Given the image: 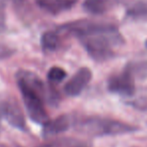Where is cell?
Listing matches in <instances>:
<instances>
[{
    "instance_id": "6da1fadb",
    "label": "cell",
    "mask_w": 147,
    "mask_h": 147,
    "mask_svg": "<svg viewBox=\"0 0 147 147\" xmlns=\"http://www.w3.org/2000/svg\"><path fill=\"white\" fill-rule=\"evenodd\" d=\"M16 82L30 119L37 124H46L49 118L45 110L44 101L50 105H57L59 101L58 94L54 91L47 90L42 80L29 71H18Z\"/></svg>"
},
{
    "instance_id": "7a4b0ae2",
    "label": "cell",
    "mask_w": 147,
    "mask_h": 147,
    "mask_svg": "<svg viewBox=\"0 0 147 147\" xmlns=\"http://www.w3.org/2000/svg\"><path fill=\"white\" fill-rule=\"evenodd\" d=\"M82 45L95 62L103 63L114 57L113 47L123 43V37L118 31L117 26L105 23L97 31L79 37Z\"/></svg>"
},
{
    "instance_id": "3957f363",
    "label": "cell",
    "mask_w": 147,
    "mask_h": 147,
    "mask_svg": "<svg viewBox=\"0 0 147 147\" xmlns=\"http://www.w3.org/2000/svg\"><path fill=\"white\" fill-rule=\"evenodd\" d=\"M78 129L92 136H113L133 133L138 127L119 120L92 116L81 120L78 123Z\"/></svg>"
},
{
    "instance_id": "277c9868",
    "label": "cell",
    "mask_w": 147,
    "mask_h": 147,
    "mask_svg": "<svg viewBox=\"0 0 147 147\" xmlns=\"http://www.w3.org/2000/svg\"><path fill=\"white\" fill-rule=\"evenodd\" d=\"M134 76L125 67V69L119 74L110 76L107 80V89L109 92L120 96L131 97L135 93Z\"/></svg>"
},
{
    "instance_id": "5b68a950",
    "label": "cell",
    "mask_w": 147,
    "mask_h": 147,
    "mask_svg": "<svg viewBox=\"0 0 147 147\" xmlns=\"http://www.w3.org/2000/svg\"><path fill=\"white\" fill-rule=\"evenodd\" d=\"M0 112L12 127L22 131L26 130V122L23 112L15 99L8 98L0 102Z\"/></svg>"
},
{
    "instance_id": "8992f818",
    "label": "cell",
    "mask_w": 147,
    "mask_h": 147,
    "mask_svg": "<svg viewBox=\"0 0 147 147\" xmlns=\"http://www.w3.org/2000/svg\"><path fill=\"white\" fill-rule=\"evenodd\" d=\"M92 79V72L86 67L80 68L64 86V93L69 97H77L84 91Z\"/></svg>"
},
{
    "instance_id": "52a82bcc",
    "label": "cell",
    "mask_w": 147,
    "mask_h": 147,
    "mask_svg": "<svg viewBox=\"0 0 147 147\" xmlns=\"http://www.w3.org/2000/svg\"><path fill=\"white\" fill-rule=\"evenodd\" d=\"M78 0H36L40 9L51 15H58L68 11L76 5Z\"/></svg>"
},
{
    "instance_id": "ba28073f",
    "label": "cell",
    "mask_w": 147,
    "mask_h": 147,
    "mask_svg": "<svg viewBox=\"0 0 147 147\" xmlns=\"http://www.w3.org/2000/svg\"><path fill=\"white\" fill-rule=\"evenodd\" d=\"M71 126V117L69 115H60L53 120H49L43 125V136L49 137L67 131Z\"/></svg>"
},
{
    "instance_id": "9c48e42d",
    "label": "cell",
    "mask_w": 147,
    "mask_h": 147,
    "mask_svg": "<svg viewBox=\"0 0 147 147\" xmlns=\"http://www.w3.org/2000/svg\"><path fill=\"white\" fill-rule=\"evenodd\" d=\"M126 16L133 20L147 19V0H134L126 8Z\"/></svg>"
},
{
    "instance_id": "30bf717a",
    "label": "cell",
    "mask_w": 147,
    "mask_h": 147,
    "mask_svg": "<svg viewBox=\"0 0 147 147\" xmlns=\"http://www.w3.org/2000/svg\"><path fill=\"white\" fill-rule=\"evenodd\" d=\"M83 9L93 15H101L108 11L112 6V0H84Z\"/></svg>"
},
{
    "instance_id": "8fae6325",
    "label": "cell",
    "mask_w": 147,
    "mask_h": 147,
    "mask_svg": "<svg viewBox=\"0 0 147 147\" xmlns=\"http://www.w3.org/2000/svg\"><path fill=\"white\" fill-rule=\"evenodd\" d=\"M60 37L56 31H46L41 36V46L45 51H54L58 49Z\"/></svg>"
},
{
    "instance_id": "7c38bea8",
    "label": "cell",
    "mask_w": 147,
    "mask_h": 147,
    "mask_svg": "<svg viewBox=\"0 0 147 147\" xmlns=\"http://www.w3.org/2000/svg\"><path fill=\"white\" fill-rule=\"evenodd\" d=\"M126 68L131 72V74L134 76V78H136V77H138L139 79L147 78V61L128 63Z\"/></svg>"
},
{
    "instance_id": "4fadbf2b",
    "label": "cell",
    "mask_w": 147,
    "mask_h": 147,
    "mask_svg": "<svg viewBox=\"0 0 147 147\" xmlns=\"http://www.w3.org/2000/svg\"><path fill=\"white\" fill-rule=\"evenodd\" d=\"M66 76L67 74H66L65 70L60 67H52L47 73L48 82L51 84H59L66 78Z\"/></svg>"
},
{
    "instance_id": "5bb4252c",
    "label": "cell",
    "mask_w": 147,
    "mask_h": 147,
    "mask_svg": "<svg viewBox=\"0 0 147 147\" xmlns=\"http://www.w3.org/2000/svg\"><path fill=\"white\" fill-rule=\"evenodd\" d=\"M14 53H15V49L6 44L5 42L0 41V61L11 57L14 55Z\"/></svg>"
},
{
    "instance_id": "9a60e30c",
    "label": "cell",
    "mask_w": 147,
    "mask_h": 147,
    "mask_svg": "<svg viewBox=\"0 0 147 147\" xmlns=\"http://www.w3.org/2000/svg\"><path fill=\"white\" fill-rule=\"evenodd\" d=\"M128 104L131 105L133 108L137 109V110L146 111L147 110V97H139V98H136L135 100L130 101Z\"/></svg>"
},
{
    "instance_id": "2e32d148",
    "label": "cell",
    "mask_w": 147,
    "mask_h": 147,
    "mask_svg": "<svg viewBox=\"0 0 147 147\" xmlns=\"http://www.w3.org/2000/svg\"><path fill=\"white\" fill-rule=\"evenodd\" d=\"M6 29V20H5V11L3 5L0 4V34Z\"/></svg>"
},
{
    "instance_id": "e0dca14e",
    "label": "cell",
    "mask_w": 147,
    "mask_h": 147,
    "mask_svg": "<svg viewBox=\"0 0 147 147\" xmlns=\"http://www.w3.org/2000/svg\"><path fill=\"white\" fill-rule=\"evenodd\" d=\"M1 1H6V0H1ZM11 1H13V3H15V4H20V3H22L23 0H11Z\"/></svg>"
},
{
    "instance_id": "ac0fdd59",
    "label": "cell",
    "mask_w": 147,
    "mask_h": 147,
    "mask_svg": "<svg viewBox=\"0 0 147 147\" xmlns=\"http://www.w3.org/2000/svg\"><path fill=\"white\" fill-rule=\"evenodd\" d=\"M1 112H0V129H1Z\"/></svg>"
},
{
    "instance_id": "d6986e66",
    "label": "cell",
    "mask_w": 147,
    "mask_h": 147,
    "mask_svg": "<svg viewBox=\"0 0 147 147\" xmlns=\"http://www.w3.org/2000/svg\"><path fill=\"white\" fill-rule=\"evenodd\" d=\"M0 147H6V146H4V145H0Z\"/></svg>"
},
{
    "instance_id": "ffe728a7",
    "label": "cell",
    "mask_w": 147,
    "mask_h": 147,
    "mask_svg": "<svg viewBox=\"0 0 147 147\" xmlns=\"http://www.w3.org/2000/svg\"><path fill=\"white\" fill-rule=\"evenodd\" d=\"M145 45H146V47H147V40H146V42H145Z\"/></svg>"
}]
</instances>
